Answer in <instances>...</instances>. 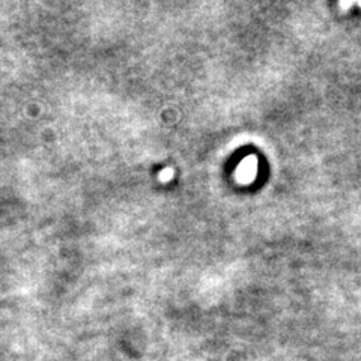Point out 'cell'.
Masks as SVG:
<instances>
[{"mask_svg":"<svg viewBox=\"0 0 361 361\" xmlns=\"http://www.w3.org/2000/svg\"><path fill=\"white\" fill-rule=\"evenodd\" d=\"M256 173V161L253 158H248L242 163L241 167V178L242 179H251Z\"/></svg>","mask_w":361,"mask_h":361,"instance_id":"1","label":"cell"}]
</instances>
